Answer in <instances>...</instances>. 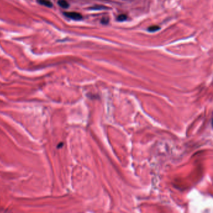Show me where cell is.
Instances as JSON below:
<instances>
[{"label":"cell","mask_w":213,"mask_h":213,"mask_svg":"<svg viewBox=\"0 0 213 213\" xmlns=\"http://www.w3.org/2000/svg\"><path fill=\"white\" fill-rule=\"evenodd\" d=\"M38 2L43 6H45L46 7L51 8L53 6V3L48 1V0H38Z\"/></svg>","instance_id":"2"},{"label":"cell","mask_w":213,"mask_h":213,"mask_svg":"<svg viewBox=\"0 0 213 213\" xmlns=\"http://www.w3.org/2000/svg\"><path fill=\"white\" fill-rule=\"evenodd\" d=\"M127 19V16L126 15H120L118 16L117 20L118 21H124Z\"/></svg>","instance_id":"5"},{"label":"cell","mask_w":213,"mask_h":213,"mask_svg":"<svg viewBox=\"0 0 213 213\" xmlns=\"http://www.w3.org/2000/svg\"><path fill=\"white\" fill-rule=\"evenodd\" d=\"M64 15L67 18L76 20V21H79V20H81L83 18L82 15L76 12H65L64 13Z\"/></svg>","instance_id":"1"},{"label":"cell","mask_w":213,"mask_h":213,"mask_svg":"<svg viewBox=\"0 0 213 213\" xmlns=\"http://www.w3.org/2000/svg\"><path fill=\"white\" fill-rule=\"evenodd\" d=\"M109 22V19H108L107 17H104V18H102L101 19V23H103L104 25H106Z\"/></svg>","instance_id":"6"},{"label":"cell","mask_w":213,"mask_h":213,"mask_svg":"<svg viewBox=\"0 0 213 213\" xmlns=\"http://www.w3.org/2000/svg\"><path fill=\"white\" fill-rule=\"evenodd\" d=\"M160 29V27L156 26V25H154V26H151L150 27H149L148 30V31L150 32H155L156 31H158L159 29Z\"/></svg>","instance_id":"4"},{"label":"cell","mask_w":213,"mask_h":213,"mask_svg":"<svg viewBox=\"0 0 213 213\" xmlns=\"http://www.w3.org/2000/svg\"><path fill=\"white\" fill-rule=\"evenodd\" d=\"M57 3H58V5L63 8L66 9L67 8H69V3H67L66 0H58Z\"/></svg>","instance_id":"3"},{"label":"cell","mask_w":213,"mask_h":213,"mask_svg":"<svg viewBox=\"0 0 213 213\" xmlns=\"http://www.w3.org/2000/svg\"><path fill=\"white\" fill-rule=\"evenodd\" d=\"M106 8H107L105 7V6H95V7L91 8V9L97 10V9H106Z\"/></svg>","instance_id":"7"}]
</instances>
